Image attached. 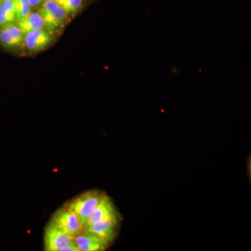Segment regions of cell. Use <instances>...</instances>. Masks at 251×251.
I'll return each instance as SVG.
<instances>
[{"label": "cell", "instance_id": "obj_8", "mask_svg": "<svg viewBox=\"0 0 251 251\" xmlns=\"http://www.w3.org/2000/svg\"><path fill=\"white\" fill-rule=\"evenodd\" d=\"M74 240L80 251H103L110 244L98 235L85 232L74 238Z\"/></svg>", "mask_w": 251, "mask_h": 251}, {"label": "cell", "instance_id": "obj_12", "mask_svg": "<svg viewBox=\"0 0 251 251\" xmlns=\"http://www.w3.org/2000/svg\"><path fill=\"white\" fill-rule=\"evenodd\" d=\"M16 21H21L31 14V8L27 0H14Z\"/></svg>", "mask_w": 251, "mask_h": 251}, {"label": "cell", "instance_id": "obj_10", "mask_svg": "<svg viewBox=\"0 0 251 251\" xmlns=\"http://www.w3.org/2000/svg\"><path fill=\"white\" fill-rule=\"evenodd\" d=\"M16 23L22 31L23 34L35 29L46 28L45 23L39 12H31L27 17L23 18Z\"/></svg>", "mask_w": 251, "mask_h": 251}, {"label": "cell", "instance_id": "obj_7", "mask_svg": "<svg viewBox=\"0 0 251 251\" xmlns=\"http://www.w3.org/2000/svg\"><path fill=\"white\" fill-rule=\"evenodd\" d=\"M118 221L119 217L103 220L87 226L83 232L96 234L112 243L118 232Z\"/></svg>", "mask_w": 251, "mask_h": 251}, {"label": "cell", "instance_id": "obj_2", "mask_svg": "<svg viewBox=\"0 0 251 251\" xmlns=\"http://www.w3.org/2000/svg\"><path fill=\"white\" fill-rule=\"evenodd\" d=\"M46 27L51 32H57L67 23L68 15L60 5L54 0H46L39 10Z\"/></svg>", "mask_w": 251, "mask_h": 251}, {"label": "cell", "instance_id": "obj_9", "mask_svg": "<svg viewBox=\"0 0 251 251\" xmlns=\"http://www.w3.org/2000/svg\"><path fill=\"white\" fill-rule=\"evenodd\" d=\"M115 217H119L118 212L110 198H106L96 208L95 210L88 218L85 227L99 221Z\"/></svg>", "mask_w": 251, "mask_h": 251}, {"label": "cell", "instance_id": "obj_4", "mask_svg": "<svg viewBox=\"0 0 251 251\" xmlns=\"http://www.w3.org/2000/svg\"><path fill=\"white\" fill-rule=\"evenodd\" d=\"M52 41V32L47 28H41L24 34L23 48L29 53L34 54L45 50Z\"/></svg>", "mask_w": 251, "mask_h": 251}, {"label": "cell", "instance_id": "obj_5", "mask_svg": "<svg viewBox=\"0 0 251 251\" xmlns=\"http://www.w3.org/2000/svg\"><path fill=\"white\" fill-rule=\"evenodd\" d=\"M24 34L17 23H9L0 27V45L9 50H18L23 47Z\"/></svg>", "mask_w": 251, "mask_h": 251}, {"label": "cell", "instance_id": "obj_15", "mask_svg": "<svg viewBox=\"0 0 251 251\" xmlns=\"http://www.w3.org/2000/svg\"><path fill=\"white\" fill-rule=\"evenodd\" d=\"M46 0H27L31 8L37 7V6L42 4Z\"/></svg>", "mask_w": 251, "mask_h": 251}, {"label": "cell", "instance_id": "obj_11", "mask_svg": "<svg viewBox=\"0 0 251 251\" xmlns=\"http://www.w3.org/2000/svg\"><path fill=\"white\" fill-rule=\"evenodd\" d=\"M16 21L14 0H0V27Z\"/></svg>", "mask_w": 251, "mask_h": 251}, {"label": "cell", "instance_id": "obj_13", "mask_svg": "<svg viewBox=\"0 0 251 251\" xmlns=\"http://www.w3.org/2000/svg\"><path fill=\"white\" fill-rule=\"evenodd\" d=\"M60 5L68 15H74L78 12L82 6V0H54Z\"/></svg>", "mask_w": 251, "mask_h": 251}, {"label": "cell", "instance_id": "obj_1", "mask_svg": "<svg viewBox=\"0 0 251 251\" xmlns=\"http://www.w3.org/2000/svg\"><path fill=\"white\" fill-rule=\"evenodd\" d=\"M106 198H108L106 194L101 191L97 190L87 191L73 198L66 203L64 207L72 211L80 219L84 229L88 218Z\"/></svg>", "mask_w": 251, "mask_h": 251}, {"label": "cell", "instance_id": "obj_14", "mask_svg": "<svg viewBox=\"0 0 251 251\" xmlns=\"http://www.w3.org/2000/svg\"><path fill=\"white\" fill-rule=\"evenodd\" d=\"M62 251H80V250H79L78 247H77L76 244L74 240L72 243L66 246L65 247L63 248Z\"/></svg>", "mask_w": 251, "mask_h": 251}, {"label": "cell", "instance_id": "obj_6", "mask_svg": "<svg viewBox=\"0 0 251 251\" xmlns=\"http://www.w3.org/2000/svg\"><path fill=\"white\" fill-rule=\"evenodd\" d=\"M44 250L46 251H62L63 248L74 241L62 230L50 223L44 232Z\"/></svg>", "mask_w": 251, "mask_h": 251}, {"label": "cell", "instance_id": "obj_3", "mask_svg": "<svg viewBox=\"0 0 251 251\" xmlns=\"http://www.w3.org/2000/svg\"><path fill=\"white\" fill-rule=\"evenodd\" d=\"M50 223L73 239L83 232V227L80 219L64 206L56 211Z\"/></svg>", "mask_w": 251, "mask_h": 251}]
</instances>
